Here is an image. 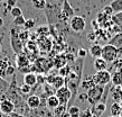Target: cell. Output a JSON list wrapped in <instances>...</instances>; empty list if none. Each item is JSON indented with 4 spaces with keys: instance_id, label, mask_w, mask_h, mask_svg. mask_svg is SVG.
I'll return each instance as SVG.
<instances>
[{
    "instance_id": "obj_1",
    "label": "cell",
    "mask_w": 122,
    "mask_h": 117,
    "mask_svg": "<svg viewBox=\"0 0 122 117\" xmlns=\"http://www.w3.org/2000/svg\"><path fill=\"white\" fill-rule=\"evenodd\" d=\"M101 57L103 59L107 64L109 63H112L114 62L117 59L121 57V53L119 52V50L117 47H114L111 44H105L104 46H102V54H101Z\"/></svg>"
},
{
    "instance_id": "obj_2",
    "label": "cell",
    "mask_w": 122,
    "mask_h": 117,
    "mask_svg": "<svg viewBox=\"0 0 122 117\" xmlns=\"http://www.w3.org/2000/svg\"><path fill=\"white\" fill-rule=\"evenodd\" d=\"M104 90H105V86H94L92 89L87 90V101L90 102L91 106H94L95 104L101 101V99L103 97Z\"/></svg>"
},
{
    "instance_id": "obj_3",
    "label": "cell",
    "mask_w": 122,
    "mask_h": 117,
    "mask_svg": "<svg viewBox=\"0 0 122 117\" xmlns=\"http://www.w3.org/2000/svg\"><path fill=\"white\" fill-rule=\"evenodd\" d=\"M91 78L94 81L95 86H107L109 83H111V73L107 70L96 71Z\"/></svg>"
},
{
    "instance_id": "obj_4",
    "label": "cell",
    "mask_w": 122,
    "mask_h": 117,
    "mask_svg": "<svg viewBox=\"0 0 122 117\" xmlns=\"http://www.w3.org/2000/svg\"><path fill=\"white\" fill-rule=\"evenodd\" d=\"M10 45L12 51L18 55L21 54L24 51V43L20 41V38L18 36V32L15 28H11L10 29Z\"/></svg>"
},
{
    "instance_id": "obj_5",
    "label": "cell",
    "mask_w": 122,
    "mask_h": 117,
    "mask_svg": "<svg viewBox=\"0 0 122 117\" xmlns=\"http://www.w3.org/2000/svg\"><path fill=\"white\" fill-rule=\"evenodd\" d=\"M68 25L70 28L75 33H81L85 29L86 23H85V18L82 16H73L72 18L68 20Z\"/></svg>"
},
{
    "instance_id": "obj_6",
    "label": "cell",
    "mask_w": 122,
    "mask_h": 117,
    "mask_svg": "<svg viewBox=\"0 0 122 117\" xmlns=\"http://www.w3.org/2000/svg\"><path fill=\"white\" fill-rule=\"evenodd\" d=\"M55 96L58 98L59 105L66 106V108H67V104L70 102L71 97H72V94H71L70 89H68L66 86H64V87L59 88V89H57V90H56Z\"/></svg>"
},
{
    "instance_id": "obj_7",
    "label": "cell",
    "mask_w": 122,
    "mask_h": 117,
    "mask_svg": "<svg viewBox=\"0 0 122 117\" xmlns=\"http://www.w3.org/2000/svg\"><path fill=\"white\" fill-rule=\"evenodd\" d=\"M16 107L14 105V102H11L8 99H4L0 98V113L2 115H7L10 116L12 113H15Z\"/></svg>"
},
{
    "instance_id": "obj_8",
    "label": "cell",
    "mask_w": 122,
    "mask_h": 117,
    "mask_svg": "<svg viewBox=\"0 0 122 117\" xmlns=\"http://www.w3.org/2000/svg\"><path fill=\"white\" fill-rule=\"evenodd\" d=\"M51 67H52V63L48 60H45V59H38L33 64L34 72L36 71L38 73H46L51 69Z\"/></svg>"
},
{
    "instance_id": "obj_9",
    "label": "cell",
    "mask_w": 122,
    "mask_h": 117,
    "mask_svg": "<svg viewBox=\"0 0 122 117\" xmlns=\"http://www.w3.org/2000/svg\"><path fill=\"white\" fill-rule=\"evenodd\" d=\"M74 16V10L72 6L70 5L68 0H64V4H63V7H62V10L59 12V18L62 20H70V18H72Z\"/></svg>"
},
{
    "instance_id": "obj_10",
    "label": "cell",
    "mask_w": 122,
    "mask_h": 117,
    "mask_svg": "<svg viewBox=\"0 0 122 117\" xmlns=\"http://www.w3.org/2000/svg\"><path fill=\"white\" fill-rule=\"evenodd\" d=\"M26 105L31 110L38 109L41 106V98L37 95H30L29 97L26 98Z\"/></svg>"
},
{
    "instance_id": "obj_11",
    "label": "cell",
    "mask_w": 122,
    "mask_h": 117,
    "mask_svg": "<svg viewBox=\"0 0 122 117\" xmlns=\"http://www.w3.org/2000/svg\"><path fill=\"white\" fill-rule=\"evenodd\" d=\"M24 83L29 86V87H35L37 84V74L34 72H27L24 74Z\"/></svg>"
},
{
    "instance_id": "obj_12",
    "label": "cell",
    "mask_w": 122,
    "mask_h": 117,
    "mask_svg": "<svg viewBox=\"0 0 122 117\" xmlns=\"http://www.w3.org/2000/svg\"><path fill=\"white\" fill-rule=\"evenodd\" d=\"M110 90H111L110 91V96H111V98L113 99V101L121 104L122 102V88L114 87V86H113Z\"/></svg>"
},
{
    "instance_id": "obj_13",
    "label": "cell",
    "mask_w": 122,
    "mask_h": 117,
    "mask_svg": "<svg viewBox=\"0 0 122 117\" xmlns=\"http://www.w3.org/2000/svg\"><path fill=\"white\" fill-rule=\"evenodd\" d=\"M111 84L114 87H121L122 84V70L111 72Z\"/></svg>"
},
{
    "instance_id": "obj_14",
    "label": "cell",
    "mask_w": 122,
    "mask_h": 117,
    "mask_svg": "<svg viewBox=\"0 0 122 117\" xmlns=\"http://www.w3.org/2000/svg\"><path fill=\"white\" fill-rule=\"evenodd\" d=\"M105 109H107V105H105V102H102V101L97 102V104H95L94 106L91 107L92 114L95 115V116H97V117L102 116V114L105 111Z\"/></svg>"
},
{
    "instance_id": "obj_15",
    "label": "cell",
    "mask_w": 122,
    "mask_h": 117,
    "mask_svg": "<svg viewBox=\"0 0 122 117\" xmlns=\"http://www.w3.org/2000/svg\"><path fill=\"white\" fill-rule=\"evenodd\" d=\"M58 106H59V100L55 95H52V96H49V97L46 98V107L49 110L56 109Z\"/></svg>"
},
{
    "instance_id": "obj_16",
    "label": "cell",
    "mask_w": 122,
    "mask_h": 117,
    "mask_svg": "<svg viewBox=\"0 0 122 117\" xmlns=\"http://www.w3.org/2000/svg\"><path fill=\"white\" fill-rule=\"evenodd\" d=\"M10 60L8 59L7 56H4V57H0V77L1 78H6V71H7L8 67L10 65Z\"/></svg>"
},
{
    "instance_id": "obj_17",
    "label": "cell",
    "mask_w": 122,
    "mask_h": 117,
    "mask_svg": "<svg viewBox=\"0 0 122 117\" xmlns=\"http://www.w3.org/2000/svg\"><path fill=\"white\" fill-rule=\"evenodd\" d=\"M109 44H111V45H113L114 47H117L122 55V33L115 34L114 37H112L111 39L109 41Z\"/></svg>"
},
{
    "instance_id": "obj_18",
    "label": "cell",
    "mask_w": 122,
    "mask_h": 117,
    "mask_svg": "<svg viewBox=\"0 0 122 117\" xmlns=\"http://www.w3.org/2000/svg\"><path fill=\"white\" fill-rule=\"evenodd\" d=\"M93 67L95 69V71H104L107 70V63L102 59V57H96L93 62Z\"/></svg>"
},
{
    "instance_id": "obj_19",
    "label": "cell",
    "mask_w": 122,
    "mask_h": 117,
    "mask_svg": "<svg viewBox=\"0 0 122 117\" xmlns=\"http://www.w3.org/2000/svg\"><path fill=\"white\" fill-rule=\"evenodd\" d=\"M110 113H111V116L121 117V115H122L121 104H119V102H113L111 105V107H110Z\"/></svg>"
},
{
    "instance_id": "obj_20",
    "label": "cell",
    "mask_w": 122,
    "mask_h": 117,
    "mask_svg": "<svg viewBox=\"0 0 122 117\" xmlns=\"http://www.w3.org/2000/svg\"><path fill=\"white\" fill-rule=\"evenodd\" d=\"M90 54H91V56L95 57V59L96 57H101V54H102V45L97 44V43L91 45V47H90Z\"/></svg>"
},
{
    "instance_id": "obj_21",
    "label": "cell",
    "mask_w": 122,
    "mask_h": 117,
    "mask_svg": "<svg viewBox=\"0 0 122 117\" xmlns=\"http://www.w3.org/2000/svg\"><path fill=\"white\" fill-rule=\"evenodd\" d=\"M95 86V83H94V81L92 80V78L91 77H89V78H85L84 80H82L81 81V86L80 87L83 89V90H90V89H92L93 87Z\"/></svg>"
},
{
    "instance_id": "obj_22",
    "label": "cell",
    "mask_w": 122,
    "mask_h": 117,
    "mask_svg": "<svg viewBox=\"0 0 122 117\" xmlns=\"http://www.w3.org/2000/svg\"><path fill=\"white\" fill-rule=\"evenodd\" d=\"M112 8V10L114 14L122 11V0H112L111 4L109 5Z\"/></svg>"
},
{
    "instance_id": "obj_23",
    "label": "cell",
    "mask_w": 122,
    "mask_h": 117,
    "mask_svg": "<svg viewBox=\"0 0 122 117\" xmlns=\"http://www.w3.org/2000/svg\"><path fill=\"white\" fill-rule=\"evenodd\" d=\"M31 4H33V7L37 10H44L47 6L46 0H31Z\"/></svg>"
},
{
    "instance_id": "obj_24",
    "label": "cell",
    "mask_w": 122,
    "mask_h": 117,
    "mask_svg": "<svg viewBox=\"0 0 122 117\" xmlns=\"http://www.w3.org/2000/svg\"><path fill=\"white\" fill-rule=\"evenodd\" d=\"M9 84H10V83L8 82V81H6L4 78L0 77V98L7 92L8 88H9Z\"/></svg>"
},
{
    "instance_id": "obj_25",
    "label": "cell",
    "mask_w": 122,
    "mask_h": 117,
    "mask_svg": "<svg viewBox=\"0 0 122 117\" xmlns=\"http://www.w3.org/2000/svg\"><path fill=\"white\" fill-rule=\"evenodd\" d=\"M118 70H122V57H119L114 62H112L111 64V70H107V71L111 73V71H118Z\"/></svg>"
},
{
    "instance_id": "obj_26",
    "label": "cell",
    "mask_w": 122,
    "mask_h": 117,
    "mask_svg": "<svg viewBox=\"0 0 122 117\" xmlns=\"http://www.w3.org/2000/svg\"><path fill=\"white\" fill-rule=\"evenodd\" d=\"M18 36L20 38V41L22 43H25L26 41H28V38H29L30 34H29V30H22V32H18Z\"/></svg>"
},
{
    "instance_id": "obj_27",
    "label": "cell",
    "mask_w": 122,
    "mask_h": 117,
    "mask_svg": "<svg viewBox=\"0 0 122 117\" xmlns=\"http://www.w3.org/2000/svg\"><path fill=\"white\" fill-rule=\"evenodd\" d=\"M10 15H11V17H14V18H16V17H19V16H21L22 15L21 8L15 6V7H14L10 10Z\"/></svg>"
},
{
    "instance_id": "obj_28",
    "label": "cell",
    "mask_w": 122,
    "mask_h": 117,
    "mask_svg": "<svg viewBox=\"0 0 122 117\" xmlns=\"http://www.w3.org/2000/svg\"><path fill=\"white\" fill-rule=\"evenodd\" d=\"M111 20L114 24H119L122 26V11L121 12H117L111 17Z\"/></svg>"
},
{
    "instance_id": "obj_29",
    "label": "cell",
    "mask_w": 122,
    "mask_h": 117,
    "mask_svg": "<svg viewBox=\"0 0 122 117\" xmlns=\"http://www.w3.org/2000/svg\"><path fill=\"white\" fill-rule=\"evenodd\" d=\"M25 20H26V18H25V17L21 15V16H19V17H16V18H14V22H12V24H14L15 26H24Z\"/></svg>"
},
{
    "instance_id": "obj_30",
    "label": "cell",
    "mask_w": 122,
    "mask_h": 117,
    "mask_svg": "<svg viewBox=\"0 0 122 117\" xmlns=\"http://www.w3.org/2000/svg\"><path fill=\"white\" fill-rule=\"evenodd\" d=\"M34 27H35V20L34 19H27V20H25V24H24V28L26 30H30L33 29Z\"/></svg>"
},
{
    "instance_id": "obj_31",
    "label": "cell",
    "mask_w": 122,
    "mask_h": 117,
    "mask_svg": "<svg viewBox=\"0 0 122 117\" xmlns=\"http://www.w3.org/2000/svg\"><path fill=\"white\" fill-rule=\"evenodd\" d=\"M19 91H20V94L24 96V95H27V94H30L31 92V87H29V86H27V84H22L21 87L19 88Z\"/></svg>"
},
{
    "instance_id": "obj_32",
    "label": "cell",
    "mask_w": 122,
    "mask_h": 117,
    "mask_svg": "<svg viewBox=\"0 0 122 117\" xmlns=\"http://www.w3.org/2000/svg\"><path fill=\"white\" fill-rule=\"evenodd\" d=\"M92 116H93V114H92L91 108H85L82 111H80V117H92Z\"/></svg>"
},
{
    "instance_id": "obj_33",
    "label": "cell",
    "mask_w": 122,
    "mask_h": 117,
    "mask_svg": "<svg viewBox=\"0 0 122 117\" xmlns=\"http://www.w3.org/2000/svg\"><path fill=\"white\" fill-rule=\"evenodd\" d=\"M67 113L70 114V115H75V114H80V108H78L77 106H71L70 108H67V110H66Z\"/></svg>"
},
{
    "instance_id": "obj_34",
    "label": "cell",
    "mask_w": 122,
    "mask_h": 117,
    "mask_svg": "<svg viewBox=\"0 0 122 117\" xmlns=\"http://www.w3.org/2000/svg\"><path fill=\"white\" fill-rule=\"evenodd\" d=\"M15 67H14V65L12 64H10L9 65V67H8V69H7V71H6V76L7 77H9V76H15Z\"/></svg>"
},
{
    "instance_id": "obj_35",
    "label": "cell",
    "mask_w": 122,
    "mask_h": 117,
    "mask_svg": "<svg viewBox=\"0 0 122 117\" xmlns=\"http://www.w3.org/2000/svg\"><path fill=\"white\" fill-rule=\"evenodd\" d=\"M103 12L107 16H111V17L114 15V12H113V10H112V8L110 7V6H105V7L103 8Z\"/></svg>"
},
{
    "instance_id": "obj_36",
    "label": "cell",
    "mask_w": 122,
    "mask_h": 117,
    "mask_svg": "<svg viewBox=\"0 0 122 117\" xmlns=\"http://www.w3.org/2000/svg\"><path fill=\"white\" fill-rule=\"evenodd\" d=\"M86 54H87V51H86L85 49H78V51H77L78 57H81V59H85Z\"/></svg>"
},
{
    "instance_id": "obj_37",
    "label": "cell",
    "mask_w": 122,
    "mask_h": 117,
    "mask_svg": "<svg viewBox=\"0 0 122 117\" xmlns=\"http://www.w3.org/2000/svg\"><path fill=\"white\" fill-rule=\"evenodd\" d=\"M37 33L38 34H41L43 36H45V33H48V27L47 26H41L39 28L37 29Z\"/></svg>"
},
{
    "instance_id": "obj_38",
    "label": "cell",
    "mask_w": 122,
    "mask_h": 117,
    "mask_svg": "<svg viewBox=\"0 0 122 117\" xmlns=\"http://www.w3.org/2000/svg\"><path fill=\"white\" fill-rule=\"evenodd\" d=\"M16 1H17V0H7V8L9 10H11L12 8L15 7Z\"/></svg>"
},
{
    "instance_id": "obj_39",
    "label": "cell",
    "mask_w": 122,
    "mask_h": 117,
    "mask_svg": "<svg viewBox=\"0 0 122 117\" xmlns=\"http://www.w3.org/2000/svg\"><path fill=\"white\" fill-rule=\"evenodd\" d=\"M10 117H27V116H25V115H21V114H19V113H12L10 115Z\"/></svg>"
},
{
    "instance_id": "obj_40",
    "label": "cell",
    "mask_w": 122,
    "mask_h": 117,
    "mask_svg": "<svg viewBox=\"0 0 122 117\" xmlns=\"http://www.w3.org/2000/svg\"><path fill=\"white\" fill-rule=\"evenodd\" d=\"M78 98H80V100H85V99H87V95L85 94H81L80 96H78Z\"/></svg>"
},
{
    "instance_id": "obj_41",
    "label": "cell",
    "mask_w": 122,
    "mask_h": 117,
    "mask_svg": "<svg viewBox=\"0 0 122 117\" xmlns=\"http://www.w3.org/2000/svg\"><path fill=\"white\" fill-rule=\"evenodd\" d=\"M4 24H5V22H4V18L2 17H0V28L4 26Z\"/></svg>"
},
{
    "instance_id": "obj_42",
    "label": "cell",
    "mask_w": 122,
    "mask_h": 117,
    "mask_svg": "<svg viewBox=\"0 0 122 117\" xmlns=\"http://www.w3.org/2000/svg\"><path fill=\"white\" fill-rule=\"evenodd\" d=\"M70 117H80V114H75V115H70Z\"/></svg>"
},
{
    "instance_id": "obj_43",
    "label": "cell",
    "mask_w": 122,
    "mask_h": 117,
    "mask_svg": "<svg viewBox=\"0 0 122 117\" xmlns=\"http://www.w3.org/2000/svg\"><path fill=\"white\" fill-rule=\"evenodd\" d=\"M1 51H2V44L0 43V52H1Z\"/></svg>"
},
{
    "instance_id": "obj_44",
    "label": "cell",
    "mask_w": 122,
    "mask_h": 117,
    "mask_svg": "<svg viewBox=\"0 0 122 117\" xmlns=\"http://www.w3.org/2000/svg\"><path fill=\"white\" fill-rule=\"evenodd\" d=\"M2 117H10V116H7V115H2Z\"/></svg>"
},
{
    "instance_id": "obj_45",
    "label": "cell",
    "mask_w": 122,
    "mask_h": 117,
    "mask_svg": "<svg viewBox=\"0 0 122 117\" xmlns=\"http://www.w3.org/2000/svg\"><path fill=\"white\" fill-rule=\"evenodd\" d=\"M92 117H97V116H95V115H93V116Z\"/></svg>"
},
{
    "instance_id": "obj_46",
    "label": "cell",
    "mask_w": 122,
    "mask_h": 117,
    "mask_svg": "<svg viewBox=\"0 0 122 117\" xmlns=\"http://www.w3.org/2000/svg\"><path fill=\"white\" fill-rule=\"evenodd\" d=\"M121 107H122V102H121ZM121 117H122V115H121Z\"/></svg>"
},
{
    "instance_id": "obj_47",
    "label": "cell",
    "mask_w": 122,
    "mask_h": 117,
    "mask_svg": "<svg viewBox=\"0 0 122 117\" xmlns=\"http://www.w3.org/2000/svg\"><path fill=\"white\" fill-rule=\"evenodd\" d=\"M1 1H4V0H0V2H1Z\"/></svg>"
},
{
    "instance_id": "obj_48",
    "label": "cell",
    "mask_w": 122,
    "mask_h": 117,
    "mask_svg": "<svg viewBox=\"0 0 122 117\" xmlns=\"http://www.w3.org/2000/svg\"><path fill=\"white\" fill-rule=\"evenodd\" d=\"M109 117H114V116H109Z\"/></svg>"
},
{
    "instance_id": "obj_49",
    "label": "cell",
    "mask_w": 122,
    "mask_h": 117,
    "mask_svg": "<svg viewBox=\"0 0 122 117\" xmlns=\"http://www.w3.org/2000/svg\"><path fill=\"white\" fill-rule=\"evenodd\" d=\"M120 88H122V84H121V87H120Z\"/></svg>"
}]
</instances>
